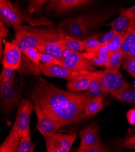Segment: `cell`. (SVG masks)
Instances as JSON below:
<instances>
[{"instance_id":"21","label":"cell","mask_w":135,"mask_h":152,"mask_svg":"<svg viewBox=\"0 0 135 152\" xmlns=\"http://www.w3.org/2000/svg\"><path fill=\"white\" fill-rule=\"evenodd\" d=\"M63 47L70 51L82 52L84 50L82 40L72 36H66L59 40Z\"/></svg>"},{"instance_id":"23","label":"cell","mask_w":135,"mask_h":152,"mask_svg":"<svg viewBox=\"0 0 135 152\" xmlns=\"http://www.w3.org/2000/svg\"><path fill=\"white\" fill-rule=\"evenodd\" d=\"M123 61V55L121 51L119 50L114 52L110 53L107 64L106 65V69L108 71L117 73L121 64Z\"/></svg>"},{"instance_id":"14","label":"cell","mask_w":135,"mask_h":152,"mask_svg":"<svg viewBox=\"0 0 135 152\" xmlns=\"http://www.w3.org/2000/svg\"><path fill=\"white\" fill-rule=\"evenodd\" d=\"M39 52L49 54L55 58L61 61L66 55L67 50L65 49L59 40L50 41L37 48Z\"/></svg>"},{"instance_id":"15","label":"cell","mask_w":135,"mask_h":152,"mask_svg":"<svg viewBox=\"0 0 135 152\" xmlns=\"http://www.w3.org/2000/svg\"><path fill=\"white\" fill-rule=\"evenodd\" d=\"M84 55L94 66H106L108 61L110 53L106 45H101V46L96 50L85 52Z\"/></svg>"},{"instance_id":"1","label":"cell","mask_w":135,"mask_h":152,"mask_svg":"<svg viewBox=\"0 0 135 152\" xmlns=\"http://www.w3.org/2000/svg\"><path fill=\"white\" fill-rule=\"evenodd\" d=\"M27 96L61 126L76 124L88 118L85 108L92 98L87 92L66 91L38 78Z\"/></svg>"},{"instance_id":"34","label":"cell","mask_w":135,"mask_h":152,"mask_svg":"<svg viewBox=\"0 0 135 152\" xmlns=\"http://www.w3.org/2000/svg\"><path fill=\"white\" fill-rule=\"evenodd\" d=\"M117 34L116 32H115L114 30L111 29L110 31L105 33L102 36H101L99 38V40L100 42V44L101 45H106L109 41H110L112 38Z\"/></svg>"},{"instance_id":"17","label":"cell","mask_w":135,"mask_h":152,"mask_svg":"<svg viewBox=\"0 0 135 152\" xmlns=\"http://www.w3.org/2000/svg\"><path fill=\"white\" fill-rule=\"evenodd\" d=\"M81 5V0H51L47 9L49 11L62 12Z\"/></svg>"},{"instance_id":"36","label":"cell","mask_w":135,"mask_h":152,"mask_svg":"<svg viewBox=\"0 0 135 152\" xmlns=\"http://www.w3.org/2000/svg\"><path fill=\"white\" fill-rule=\"evenodd\" d=\"M51 0H28L30 8L33 11H38L45 3Z\"/></svg>"},{"instance_id":"16","label":"cell","mask_w":135,"mask_h":152,"mask_svg":"<svg viewBox=\"0 0 135 152\" xmlns=\"http://www.w3.org/2000/svg\"><path fill=\"white\" fill-rule=\"evenodd\" d=\"M92 73L81 75L69 80L66 86L67 90L68 91H70V92H81L83 91H86L92 78Z\"/></svg>"},{"instance_id":"31","label":"cell","mask_w":135,"mask_h":152,"mask_svg":"<svg viewBox=\"0 0 135 152\" xmlns=\"http://www.w3.org/2000/svg\"><path fill=\"white\" fill-rule=\"evenodd\" d=\"M123 68L135 78V58L124 60Z\"/></svg>"},{"instance_id":"40","label":"cell","mask_w":135,"mask_h":152,"mask_svg":"<svg viewBox=\"0 0 135 152\" xmlns=\"http://www.w3.org/2000/svg\"><path fill=\"white\" fill-rule=\"evenodd\" d=\"M131 58H135V44L130 50V51L127 55L123 56V61Z\"/></svg>"},{"instance_id":"12","label":"cell","mask_w":135,"mask_h":152,"mask_svg":"<svg viewBox=\"0 0 135 152\" xmlns=\"http://www.w3.org/2000/svg\"><path fill=\"white\" fill-rule=\"evenodd\" d=\"M39 69L41 73L46 77L62 78L67 80H70L80 76L87 74L72 71L62 66L56 64H46L42 63L39 64Z\"/></svg>"},{"instance_id":"6","label":"cell","mask_w":135,"mask_h":152,"mask_svg":"<svg viewBox=\"0 0 135 152\" xmlns=\"http://www.w3.org/2000/svg\"><path fill=\"white\" fill-rule=\"evenodd\" d=\"M18 112L12 129L16 131L22 137L24 135L30 133L31 127V116L34 105L31 101L27 99H22L18 106Z\"/></svg>"},{"instance_id":"9","label":"cell","mask_w":135,"mask_h":152,"mask_svg":"<svg viewBox=\"0 0 135 152\" xmlns=\"http://www.w3.org/2000/svg\"><path fill=\"white\" fill-rule=\"evenodd\" d=\"M34 110L37 118V129L44 137L53 134L61 127L55 119L44 112L38 104H35Z\"/></svg>"},{"instance_id":"8","label":"cell","mask_w":135,"mask_h":152,"mask_svg":"<svg viewBox=\"0 0 135 152\" xmlns=\"http://www.w3.org/2000/svg\"><path fill=\"white\" fill-rule=\"evenodd\" d=\"M99 83L102 90L110 94L128 87L130 84L127 82L120 73H115L106 69L99 71Z\"/></svg>"},{"instance_id":"18","label":"cell","mask_w":135,"mask_h":152,"mask_svg":"<svg viewBox=\"0 0 135 152\" xmlns=\"http://www.w3.org/2000/svg\"><path fill=\"white\" fill-rule=\"evenodd\" d=\"M21 137L18 133L12 130L0 146L1 152H17Z\"/></svg>"},{"instance_id":"32","label":"cell","mask_w":135,"mask_h":152,"mask_svg":"<svg viewBox=\"0 0 135 152\" xmlns=\"http://www.w3.org/2000/svg\"><path fill=\"white\" fill-rule=\"evenodd\" d=\"M135 146V131L129 130L124 141V147L126 149L133 148Z\"/></svg>"},{"instance_id":"29","label":"cell","mask_w":135,"mask_h":152,"mask_svg":"<svg viewBox=\"0 0 135 152\" xmlns=\"http://www.w3.org/2000/svg\"><path fill=\"white\" fill-rule=\"evenodd\" d=\"M23 55L26 56L31 62L36 66H39L40 52L36 48H30L23 52Z\"/></svg>"},{"instance_id":"20","label":"cell","mask_w":135,"mask_h":152,"mask_svg":"<svg viewBox=\"0 0 135 152\" xmlns=\"http://www.w3.org/2000/svg\"><path fill=\"white\" fill-rule=\"evenodd\" d=\"M92 75V78L86 92L92 98L101 97L103 99L106 96V92L102 90L99 83V71L93 72Z\"/></svg>"},{"instance_id":"10","label":"cell","mask_w":135,"mask_h":152,"mask_svg":"<svg viewBox=\"0 0 135 152\" xmlns=\"http://www.w3.org/2000/svg\"><path fill=\"white\" fill-rule=\"evenodd\" d=\"M1 20L13 28L22 25L24 17L10 0H0Z\"/></svg>"},{"instance_id":"2","label":"cell","mask_w":135,"mask_h":152,"mask_svg":"<svg viewBox=\"0 0 135 152\" xmlns=\"http://www.w3.org/2000/svg\"><path fill=\"white\" fill-rule=\"evenodd\" d=\"M14 29L15 37L12 42L18 45L22 53L28 48H37L39 45L50 41L59 40L66 37L58 27L34 28L21 25Z\"/></svg>"},{"instance_id":"3","label":"cell","mask_w":135,"mask_h":152,"mask_svg":"<svg viewBox=\"0 0 135 152\" xmlns=\"http://www.w3.org/2000/svg\"><path fill=\"white\" fill-rule=\"evenodd\" d=\"M102 20L96 17L80 16L67 19L61 22L58 28L65 36H72L80 39H85L90 31L101 24Z\"/></svg>"},{"instance_id":"43","label":"cell","mask_w":135,"mask_h":152,"mask_svg":"<svg viewBox=\"0 0 135 152\" xmlns=\"http://www.w3.org/2000/svg\"><path fill=\"white\" fill-rule=\"evenodd\" d=\"M133 148H134V150H135V146H134V147H133Z\"/></svg>"},{"instance_id":"13","label":"cell","mask_w":135,"mask_h":152,"mask_svg":"<svg viewBox=\"0 0 135 152\" xmlns=\"http://www.w3.org/2000/svg\"><path fill=\"white\" fill-rule=\"evenodd\" d=\"M80 137V144L77 151L82 152L83 150L101 142L98 126L91 124L85 127L81 131Z\"/></svg>"},{"instance_id":"37","label":"cell","mask_w":135,"mask_h":152,"mask_svg":"<svg viewBox=\"0 0 135 152\" xmlns=\"http://www.w3.org/2000/svg\"><path fill=\"white\" fill-rule=\"evenodd\" d=\"M119 15H125L131 19L135 20V4L129 8L122 9L119 11Z\"/></svg>"},{"instance_id":"41","label":"cell","mask_w":135,"mask_h":152,"mask_svg":"<svg viewBox=\"0 0 135 152\" xmlns=\"http://www.w3.org/2000/svg\"><path fill=\"white\" fill-rule=\"evenodd\" d=\"M90 1H92V0H81V5L84 4L85 3H87Z\"/></svg>"},{"instance_id":"35","label":"cell","mask_w":135,"mask_h":152,"mask_svg":"<svg viewBox=\"0 0 135 152\" xmlns=\"http://www.w3.org/2000/svg\"><path fill=\"white\" fill-rule=\"evenodd\" d=\"M109 151V150L105 147L101 142L96 144L91 147H89L84 150L82 152H107Z\"/></svg>"},{"instance_id":"25","label":"cell","mask_w":135,"mask_h":152,"mask_svg":"<svg viewBox=\"0 0 135 152\" xmlns=\"http://www.w3.org/2000/svg\"><path fill=\"white\" fill-rule=\"evenodd\" d=\"M103 106L102 98H92L87 104L85 113L88 117H90L99 112L103 109Z\"/></svg>"},{"instance_id":"26","label":"cell","mask_w":135,"mask_h":152,"mask_svg":"<svg viewBox=\"0 0 135 152\" xmlns=\"http://www.w3.org/2000/svg\"><path fill=\"white\" fill-rule=\"evenodd\" d=\"M126 33V32L117 33L112 39L106 44V46L110 53L120 50Z\"/></svg>"},{"instance_id":"11","label":"cell","mask_w":135,"mask_h":152,"mask_svg":"<svg viewBox=\"0 0 135 152\" xmlns=\"http://www.w3.org/2000/svg\"><path fill=\"white\" fill-rule=\"evenodd\" d=\"M4 42L3 66L13 70H18L21 65L22 52L18 45L13 42Z\"/></svg>"},{"instance_id":"28","label":"cell","mask_w":135,"mask_h":152,"mask_svg":"<svg viewBox=\"0 0 135 152\" xmlns=\"http://www.w3.org/2000/svg\"><path fill=\"white\" fill-rule=\"evenodd\" d=\"M84 49L85 52L93 51L101 46L99 40V35L90 37L82 40Z\"/></svg>"},{"instance_id":"38","label":"cell","mask_w":135,"mask_h":152,"mask_svg":"<svg viewBox=\"0 0 135 152\" xmlns=\"http://www.w3.org/2000/svg\"><path fill=\"white\" fill-rule=\"evenodd\" d=\"M127 121L130 124L135 125V108L131 109L128 111L127 113Z\"/></svg>"},{"instance_id":"27","label":"cell","mask_w":135,"mask_h":152,"mask_svg":"<svg viewBox=\"0 0 135 152\" xmlns=\"http://www.w3.org/2000/svg\"><path fill=\"white\" fill-rule=\"evenodd\" d=\"M36 144L33 143L30 133L22 136L17 152H34Z\"/></svg>"},{"instance_id":"4","label":"cell","mask_w":135,"mask_h":152,"mask_svg":"<svg viewBox=\"0 0 135 152\" xmlns=\"http://www.w3.org/2000/svg\"><path fill=\"white\" fill-rule=\"evenodd\" d=\"M15 79L0 82V95L4 113L8 115L21 101L22 87L15 86Z\"/></svg>"},{"instance_id":"39","label":"cell","mask_w":135,"mask_h":152,"mask_svg":"<svg viewBox=\"0 0 135 152\" xmlns=\"http://www.w3.org/2000/svg\"><path fill=\"white\" fill-rule=\"evenodd\" d=\"M0 36L1 38H4L7 37L8 35V30L5 27L4 21L1 20L0 21Z\"/></svg>"},{"instance_id":"22","label":"cell","mask_w":135,"mask_h":152,"mask_svg":"<svg viewBox=\"0 0 135 152\" xmlns=\"http://www.w3.org/2000/svg\"><path fill=\"white\" fill-rule=\"evenodd\" d=\"M116 99L127 104L135 105V87L130 86L128 87L111 94Z\"/></svg>"},{"instance_id":"42","label":"cell","mask_w":135,"mask_h":152,"mask_svg":"<svg viewBox=\"0 0 135 152\" xmlns=\"http://www.w3.org/2000/svg\"><path fill=\"white\" fill-rule=\"evenodd\" d=\"M132 86H133L134 87H135V83H134L133 85H132Z\"/></svg>"},{"instance_id":"24","label":"cell","mask_w":135,"mask_h":152,"mask_svg":"<svg viewBox=\"0 0 135 152\" xmlns=\"http://www.w3.org/2000/svg\"><path fill=\"white\" fill-rule=\"evenodd\" d=\"M135 44V27L128 29L124 36L120 50L123 53V56L127 55Z\"/></svg>"},{"instance_id":"5","label":"cell","mask_w":135,"mask_h":152,"mask_svg":"<svg viewBox=\"0 0 135 152\" xmlns=\"http://www.w3.org/2000/svg\"><path fill=\"white\" fill-rule=\"evenodd\" d=\"M62 66L74 72L90 73L95 71L94 65L81 52L67 50L64 58L61 61Z\"/></svg>"},{"instance_id":"7","label":"cell","mask_w":135,"mask_h":152,"mask_svg":"<svg viewBox=\"0 0 135 152\" xmlns=\"http://www.w3.org/2000/svg\"><path fill=\"white\" fill-rule=\"evenodd\" d=\"M77 132L72 134L55 133L52 135L45 136L47 152H69L75 141Z\"/></svg>"},{"instance_id":"19","label":"cell","mask_w":135,"mask_h":152,"mask_svg":"<svg viewBox=\"0 0 135 152\" xmlns=\"http://www.w3.org/2000/svg\"><path fill=\"white\" fill-rule=\"evenodd\" d=\"M108 26L117 33L126 32L131 27H135V20L131 19L125 15H119L117 18L109 23Z\"/></svg>"},{"instance_id":"30","label":"cell","mask_w":135,"mask_h":152,"mask_svg":"<svg viewBox=\"0 0 135 152\" xmlns=\"http://www.w3.org/2000/svg\"><path fill=\"white\" fill-rule=\"evenodd\" d=\"M40 61L43 64H56V65L62 66L61 61H59V59L47 53L40 52Z\"/></svg>"},{"instance_id":"33","label":"cell","mask_w":135,"mask_h":152,"mask_svg":"<svg viewBox=\"0 0 135 152\" xmlns=\"http://www.w3.org/2000/svg\"><path fill=\"white\" fill-rule=\"evenodd\" d=\"M15 70L12 69L3 67L1 76H0V82L15 79Z\"/></svg>"}]
</instances>
